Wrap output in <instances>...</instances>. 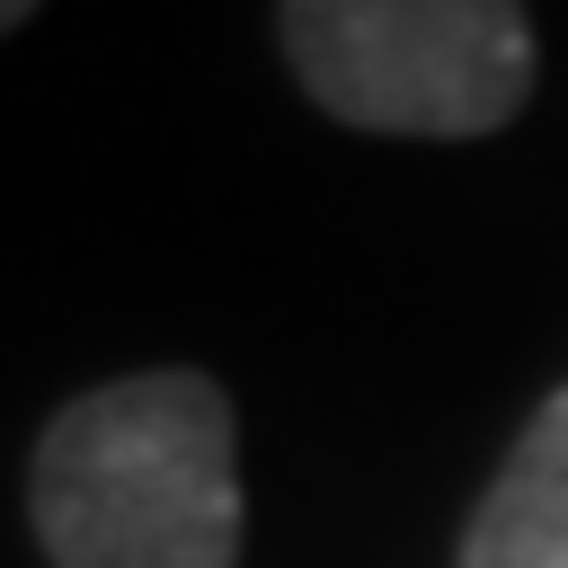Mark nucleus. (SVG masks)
<instances>
[{"label": "nucleus", "instance_id": "f257e3e1", "mask_svg": "<svg viewBox=\"0 0 568 568\" xmlns=\"http://www.w3.org/2000/svg\"><path fill=\"white\" fill-rule=\"evenodd\" d=\"M53 568H240V435L204 373L80 390L36 444Z\"/></svg>", "mask_w": 568, "mask_h": 568}, {"label": "nucleus", "instance_id": "f03ea898", "mask_svg": "<svg viewBox=\"0 0 568 568\" xmlns=\"http://www.w3.org/2000/svg\"><path fill=\"white\" fill-rule=\"evenodd\" d=\"M275 36L302 89L364 133H497L532 89V18L506 0H293Z\"/></svg>", "mask_w": 568, "mask_h": 568}, {"label": "nucleus", "instance_id": "7ed1b4c3", "mask_svg": "<svg viewBox=\"0 0 568 568\" xmlns=\"http://www.w3.org/2000/svg\"><path fill=\"white\" fill-rule=\"evenodd\" d=\"M462 568H568V382L532 408L506 470L470 506Z\"/></svg>", "mask_w": 568, "mask_h": 568}, {"label": "nucleus", "instance_id": "20e7f679", "mask_svg": "<svg viewBox=\"0 0 568 568\" xmlns=\"http://www.w3.org/2000/svg\"><path fill=\"white\" fill-rule=\"evenodd\" d=\"M9 27H27V0H0V36H9Z\"/></svg>", "mask_w": 568, "mask_h": 568}]
</instances>
